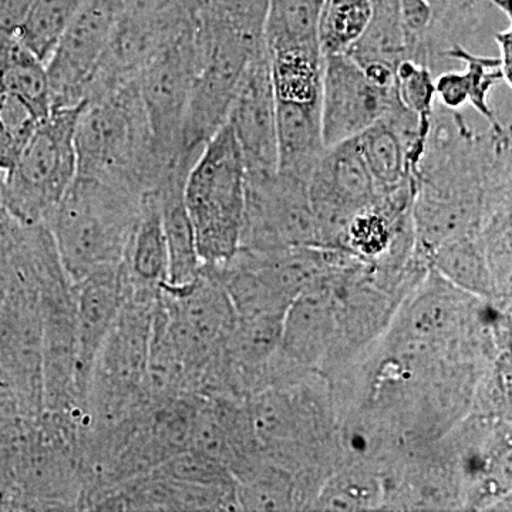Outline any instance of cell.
Returning a JSON list of instances; mask_svg holds the SVG:
<instances>
[{
	"label": "cell",
	"mask_w": 512,
	"mask_h": 512,
	"mask_svg": "<svg viewBox=\"0 0 512 512\" xmlns=\"http://www.w3.org/2000/svg\"><path fill=\"white\" fill-rule=\"evenodd\" d=\"M120 8L121 0H86L63 30L45 62L52 109L86 100Z\"/></svg>",
	"instance_id": "11"
},
{
	"label": "cell",
	"mask_w": 512,
	"mask_h": 512,
	"mask_svg": "<svg viewBox=\"0 0 512 512\" xmlns=\"http://www.w3.org/2000/svg\"><path fill=\"white\" fill-rule=\"evenodd\" d=\"M128 284L147 291H161L168 281V252L160 205L156 194L143 195L140 217L131 235L123 262Z\"/></svg>",
	"instance_id": "22"
},
{
	"label": "cell",
	"mask_w": 512,
	"mask_h": 512,
	"mask_svg": "<svg viewBox=\"0 0 512 512\" xmlns=\"http://www.w3.org/2000/svg\"><path fill=\"white\" fill-rule=\"evenodd\" d=\"M86 0H32L18 35L28 49L46 62L57 40Z\"/></svg>",
	"instance_id": "27"
},
{
	"label": "cell",
	"mask_w": 512,
	"mask_h": 512,
	"mask_svg": "<svg viewBox=\"0 0 512 512\" xmlns=\"http://www.w3.org/2000/svg\"><path fill=\"white\" fill-rule=\"evenodd\" d=\"M141 202L143 194L126 185L76 175L47 222L73 284L123 262Z\"/></svg>",
	"instance_id": "3"
},
{
	"label": "cell",
	"mask_w": 512,
	"mask_h": 512,
	"mask_svg": "<svg viewBox=\"0 0 512 512\" xmlns=\"http://www.w3.org/2000/svg\"><path fill=\"white\" fill-rule=\"evenodd\" d=\"M348 55L382 87L396 86V70L406 60L399 0H372V16Z\"/></svg>",
	"instance_id": "20"
},
{
	"label": "cell",
	"mask_w": 512,
	"mask_h": 512,
	"mask_svg": "<svg viewBox=\"0 0 512 512\" xmlns=\"http://www.w3.org/2000/svg\"><path fill=\"white\" fill-rule=\"evenodd\" d=\"M276 147L278 171L309 181L326 150L320 103L276 100Z\"/></svg>",
	"instance_id": "21"
},
{
	"label": "cell",
	"mask_w": 512,
	"mask_h": 512,
	"mask_svg": "<svg viewBox=\"0 0 512 512\" xmlns=\"http://www.w3.org/2000/svg\"><path fill=\"white\" fill-rule=\"evenodd\" d=\"M42 120L28 103L0 92V174L12 170Z\"/></svg>",
	"instance_id": "31"
},
{
	"label": "cell",
	"mask_w": 512,
	"mask_h": 512,
	"mask_svg": "<svg viewBox=\"0 0 512 512\" xmlns=\"http://www.w3.org/2000/svg\"><path fill=\"white\" fill-rule=\"evenodd\" d=\"M384 485L379 467L343 464L323 485L311 511L383 510Z\"/></svg>",
	"instance_id": "25"
},
{
	"label": "cell",
	"mask_w": 512,
	"mask_h": 512,
	"mask_svg": "<svg viewBox=\"0 0 512 512\" xmlns=\"http://www.w3.org/2000/svg\"><path fill=\"white\" fill-rule=\"evenodd\" d=\"M323 0H269L262 40L268 55L320 52Z\"/></svg>",
	"instance_id": "23"
},
{
	"label": "cell",
	"mask_w": 512,
	"mask_h": 512,
	"mask_svg": "<svg viewBox=\"0 0 512 512\" xmlns=\"http://www.w3.org/2000/svg\"><path fill=\"white\" fill-rule=\"evenodd\" d=\"M227 123L241 147L247 177L275 174L278 171L276 99L264 40L252 53L242 74Z\"/></svg>",
	"instance_id": "14"
},
{
	"label": "cell",
	"mask_w": 512,
	"mask_h": 512,
	"mask_svg": "<svg viewBox=\"0 0 512 512\" xmlns=\"http://www.w3.org/2000/svg\"><path fill=\"white\" fill-rule=\"evenodd\" d=\"M511 144L507 124L477 131L460 111L434 106L414 174V231L424 255L477 234L491 212L511 204Z\"/></svg>",
	"instance_id": "1"
},
{
	"label": "cell",
	"mask_w": 512,
	"mask_h": 512,
	"mask_svg": "<svg viewBox=\"0 0 512 512\" xmlns=\"http://www.w3.org/2000/svg\"><path fill=\"white\" fill-rule=\"evenodd\" d=\"M292 247H320L308 181L281 171L268 177H247L239 248L278 251Z\"/></svg>",
	"instance_id": "10"
},
{
	"label": "cell",
	"mask_w": 512,
	"mask_h": 512,
	"mask_svg": "<svg viewBox=\"0 0 512 512\" xmlns=\"http://www.w3.org/2000/svg\"><path fill=\"white\" fill-rule=\"evenodd\" d=\"M451 64L463 63L468 86V103L487 121V126L500 128L505 126L491 109L490 97L497 84L505 83L503 66L498 57L476 55L466 46L456 45L448 52Z\"/></svg>",
	"instance_id": "30"
},
{
	"label": "cell",
	"mask_w": 512,
	"mask_h": 512,
	"mask_svg": "<svg viewBox=\"0 0 512 512\" xmlns=\"http://www.w3.org/2000/svg\"><path fill=\"white\" fill-rule=\"evenodd\" d=\"M434 73L424 64L404 60L396 70L397 96L406 109L420 119L430 120L436 106Z\"/></svg>",
	"instance_id": "33"
},
{
	"label": "cell",
	"mask_w": 512,
	"mask_h": 512,
	"mask_svg": "<svg viewBox=\"0 0 512 512\" xmlns=\"http://www.w3.org/2000/svg\"><path fill=\"white\" fill-rule=\"evenodd\" d=\"M198 64L200 43L194 19L136 80L164 171L181 158L198 157L185 153L183 148L185 113Z\"/></svg>",
	"instance_id": "9"
},
{
	"label": "cell",
	"mask_w": 512,
	"mask_h": 512,
	"mask_svg": "<svg viewBox=\"0 0 512 512\" xmlns=\"http://www.w3.org/2000/svg\"><path fill=\"white\" fill-rule=\"evenodd\" d=\"M154 470H157L163 476L185 481V483L221 485V487H235L237 485V480L229 473L227 467L222 466L214 458L205 456L201 451L194 450V448L180 451Z\"/></svg>",
	"instance_id": "32"
},
{
	"label": "cell",
	"mask_w": 512,
	"mask_h": 512,
	"mask_svg": "<svg viewBox=\"0 0 512 512\" xmlns=\"http://www.w3.org/2000/svg\"><path fill=\"white\" fill-rule=\"evenodd\" d=\"M83 104L53 107L12 170L3 175V204L20 224H47L73 184L77 174L74 134Z\"/></svg>",
	"instance_id": "6"
},
{
	"label": "cell",
	"mask_w": 512,
	"mask_h": 512,
	"mask_svg": "<svg viewBox=\"0 0 512 512\" xmlns=\"http://www.w3.org/2000/svg\"><path fill=\"white\" fill-rule=\"evenodd\" d=\"M73 285L76 296L77 389L86 413L87 390L94 360L126 298V272L121 264L107 266L84 276Z\"/></svg>",
	"instance_id": "17"
},
{
	"label": "cell",
	"mask_w": 512,
	"mask_h": 512,
	"mask_svg": "<svg viewBox=\"0 0 512 512\" xmlns=\"http://www.w3.org/2000/svg\"><path fill=\"white\" fill-rule=\"evenodd\" d=\"M268 59L276 100L320 103L323 53H276L268 55Z\"/></svg>",
	"instance_id": "26"
},
{
	"label": "cell",
	"mask_w": 512,
	"mask_h": 512,
	"mask_svg": "<svg viewBox=\"0 0 512 512\" xmlns=\"http://www.w3.org/2000/svg\"><path fill=\"white\" fill-rule=\"evenodd\" d=\"M74 146L76 175L113 181L144 195L164 173L136 82L84 100Z\"/></svg>",
	"instance_id": "2"
},
{
	"label": "cell",
	"mask_w": 512,
	"mask_h": 512,
	"mask_svg": "<svg viewBox=\"0 0 512 512\" xmlns=\"http://www.w3.org/2000/svg\"><path fill=\"white\" fill-rule=\"evenodd\" d=\"M308 194L320 247L340 249L348 222L377 197L357 137L326 148L309 177Z\"/></svg>",
	"instance_id": "12"
},
{
	"label": "cell",
	"mask_w": 512,
	"mask_h": 512,
	"mask_svg": "<svg viewBox=\"0 0 512 512\" xmlns=\"http://www.w3.org/2000/svg\"><path fill=\"white\" fill-rule=\"evenodd\" d=\"M160 292L133 288L127 282L119 316L94 360L84 429L109 426L150 403L146 382L154 306Z\"/></svg>",
	"instance_id": "5"
},
{
	"label": "cell",
	"mask_w": 512,
	"mask_h": 512,
	"mask_svg": "<svg viewBox=\"0 0 512 512\" xmlns=\"http://www.w3.org/2000/svg\"><path fill=\"white\" fill-rule=\"evenodd\" d=\"M82 433V424L43 413L10 444L20 511H83Z\"/></svg>",
	"instance_id": "7"
},
{
	"label": "cell",
	"mask_w": 512,
	"mask_h": 512,
	"mask_svg": "<svg viewBox=\"0 0 512 512\" xmlns=\"http://www.w3.org/2000/svg\"><path fill=\"white\" fill-rule=\"evenodd\" d=\"M214 458L241 481L265 461L247 400L200 394L192 419L190 447Z\"/></svg>",
	"instance_id": "15"
},
{
	"label": "cell",
	"mask_w": 512,
	"mask_h": 512,
	"mask_svg": "<svg viewBox=\"0 0 512 512\" xmlns=\"http://www.w3.org/2000/svg\"><path fill=\"white\" fill-rule=\"evenodd\" d=\"M9 446H0V511H20L19 491L13 476Z\"/></svg>",
	"instance_id": "35"
},
{
	"label": "cell",
	"mask_w": 512,
	"mask_h": 512,
	"mask_svg": "<svg viewBox=\"0 0 512 512\" xmlns=\"http://www.w3.org/2000/svg\"><path fill=\"white\" fill-rule=\"evenodd\" d=\"M194 161L181 160L164 171L153 192L160 205L168 252V281L161 289H184L201 274L202 262L184 201L185 181Z\"/></svg>",
	"instance_id": "19"
},
{
	"label": "cell",
	"mask_w": 512,
	"mask_h": 512,
	"mask_svg": "<svg viewBox=\"0 0 512 512\" xmlns=\"http://www.w3.org/2000/svg\"><path fill=\"white\" fill-rule=\"evenodd\" d=\"M237 500L239 511H295L292 474L265 460L238 481Z\"/></svg>",
	"instance_id": "29"
},
{
	"label": "cell",
	"mask_w": 512,
	"mask_h": 512,
	"mask_svg": "<svg viewBox=\"0 0 512 512\" xmlns=\"http://www.w3.org/2000/svg\"><path fill=\"white\" fill-rule=\"evenodd\" d=\"M184 201L202 265L222 264L237 254L244 228L247 168L228 123L192 164Z\"/></svg>",
	"instance_id": "4"
},
{
	"label": "cell",
	"mask_w": 512,
	"mask_h": 512,
	"mask_svg": "<svg viewBox=\"0 0 512 512\" xmlns=\"http://www.w3.org/2000/svg\"><path fill=\"white\" fill-rule=\"evenodd\" d=\"M396 103V86L373 82L348 53L323 56L320 124L326 148L360 136Z\"/></svg>",
	"instance_id": "13"
},
{
	"label": "cell",
	"mask_w": 512,
	"mask_h": 512,
	"mask_svg": "<svg viewBox=\"0 0 512 512\" xmlns=\"http://www.w3.org/2000/svg\"><path fill=\"white\" fill-rule=\"evenodd\" d=\"M372 0H323L319 42L323 56L346 53L365 32Z\"/></svg>",
	"instance_id": "28"
},
{
	"label": "cell",
	"mask_w": 512,
	"mask_h": 512,
	"mask_svg": "<svg viewBox=\"0 0 512 512\" xmlns=\"http://www.w3.org/2000/svg\"><path fill=\"white\" fill-rule=\"evenodd\" d=\"M32 0H0V29L18 32Z\"/></svg>",
	"instance_id": "36"
},
{
	"label": "cell",
	"mask_w": 512,
	"mask_h": 512,
	"mask_svg": "<svg viewBox=\"0 0 512 512\" xmlns=\"http://www.w3.org/2000/svg\"><path fill=\"white\" fill-rule=\"evenodd\" d=\"M495 42L500 47L501 66L505 76V82L511 87V74H512V33L511 29L503 30V32L495 35Z\"/></svg>",
	"instance_id": "37"
},
{
	"label": "cell",
	"mask_w": 512,
	"mask_h": 512,
	"mask_svg": "<svg viewBox=\"0 0 512 512\" xmlns=\"http://www.w3.org/2000/svg\"><path fill=\"white\" fill-rule=\"evenodd\" d=\"M429 264L437 274L461 291L483 301L511 302L498 296L478 232L439 245L429 255Z\"/></svg>",
	"instance_id": "24"
},
{
	"label": "cell",
	"mask_w": 512,
	"mask_h": 512,
	"mask_svg": "<svg viewBox=\"0 0 512 512\" xmlns=\"http://www.w3.org/2000/svg\"><path fill=\"white\" fill-rule=\"evenodd\" d=\"M332 272L293 299L285 313L279 345V353L286 359L322 376L328 369L336 340Z\"/></svg>",
	"instance_id": "18"
},
{
	"label": "cell",
	"mask_w": 512,
	"mask_h": 512,
	"mask_svg": "<svg viewBox=\"0 0 512 512\" xmlns=\"http://www.w3.org/2000/svg\"><path fill=\"white\" fill-rule=\"evenodd\" d=\"M200 64L192 82L185 113L183 148L198 156L225 123L249 59L262 39H256L202 15H195Z\"/></svg>",
	"instance_id": "8"
},
{
	"label": "cell",
	"mask_w": 512,
	"mask_h": 512,
	"mask_svg": "<svg viewBox=\"0 0 512 512\" xmlns=\"http://www.w3.org/2000/svg\"><path fill=\"white\" fill-rule=\"evenodd\" d=\"M436 99L448 110H460L468 104L466 74L457 70H446L434 77Z\"/></svg>",
	"instance_id": "34"
},
{
	"label": "cell",
	"mask_w": 512,
	"mask_h": 512,
	"mask_svg": "<svg viewBox=\"0 0 512 512\" xmlns=\"http://www.w3.org/2000/svg\"><path fill=\"white\" fill-rule=\"evenodd\" d=\"M87 511H239L237 485H201L147 471L97 494Z\"/></svg>",
	"instance_id": "16"
}]
</instances>
